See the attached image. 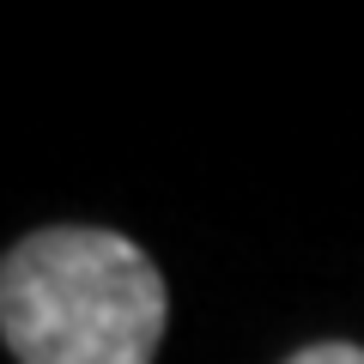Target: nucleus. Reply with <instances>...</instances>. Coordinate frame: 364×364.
<instances>
[{"label":"nucleus","mask_w":364,"mask_h":364,"mask_svg":"<svg viewBox=\"0 0 364 364\" xmlns=\"http://www.w3.org/2000/svg\"><path fill=\"white\" fill-rule=\"evenodd\" d=\"M170 291L134 237L49 225L0 255V340L18 364H152Z\"/></svg>","instance_id":"nucleus-1"},{"label":"nucleus","mask_w":364,"mask_h":364,"mask_svg":"<svg viewBox=\"0 0 364 364\" xmlns=\"http://www.w3.org/2000/svg\"><path fill=\"white\" fill-rule=\"evenodd\" d=\"M286 364H364V346H352V340H316V346L291 352Z\"/></svg>","instance_id":"nucleus-2"}]
</instances>
